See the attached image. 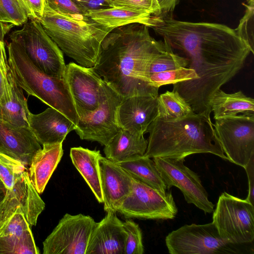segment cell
Masks as SVG:
<instances>
[{
  "instance_id": "cell-1",
  "label": "cell",
  "mask_w": 254,
  "mask_h": 254,
  "mask_svg": "<svg viewBox=\"0 0 254 254\" xmlns=\"http://www.w3.org/2000/svg\"><path fill=\"white\" fill-rule=\"evenodd\" d=\"M172 49L182 53L197 78L173 84L193 112L210 118L215 93L242 68L252 53L235 29L221 24L191 22L168 14L152 16L151 26Z\"/></svg>"
},
{
  "instance_id": "cell-2",
  "label": "cell",
  "mask_w": 254,
  "mask_h": 254,
  "mask_svg": "<svg viewBox=\"0 0 254 254\" xmlns=\"http://www.w3.org/2000/svg\"><path fill=\"white\" fill-rule=\"evenodd\" d=\"M148 27L132 23L114 29L105 37L94 70L123 98L158 96L148 82L151 61L169 46L151 36Z\"/></svg>"
},
{
  "instance_id": "cell-3",
  "label": "cell",
  "mask_w": 254,
  "mask_h": 254,
  "mask_svg": "<svg viewBox=\"0 0 254 254\" xmlns=\"http://www.w3.org/2000/svg\"><path fill=\"white\" fill-rule=\"evenodd\" d=\"M146 132L145 156L185 159L192 154L209 153L228 160L211 118L204 115L193 113L173 120L156 117Z\"/></svg>"
},
{
  "instance_id": "cell-4",
  "label": "cell",
  "mask_w": 254,
  "mask_h": 254,
  "mask_svg": "<svg viewBox=\"0 0 254 254\" xmlns=\"http://www.w3.org/2000/svg\"><path fill=\"white\" fill-rule=\"evenodd\" d=\"M39 21L63 52L88 67L96 64L101 43L111 32L86 15L64 14L51 8L47 2Z\"/></svg>"
},
{
  "instance_id": "cell-5",
  "label": "cell",
  "mask_w": 254,
  "mask_h": 254,
  "mask_svg": "<svg viewBox=\"0 0 254 254\" xmlns=\"http://www.w3.org/2000/svg\"><path fill=\"white\" fill-rule=\"evenodd\" d=\"M7 48L9 69L18 85L28 95L57 110L76 125L79 117L65 78L54 77L43 72L32 63L17 43L11 41Z\"/></svg>"
},
{
  "instance_id": "cell-6",
  "label": "cell",
  "mask_w": 254,
  "mask_h": 254,
  "mask_svg": "<svg viewBox=\"0 0 254 254\" xmlns=\"http://www.w3.org/2000/svg\"><path fill=\"white\" fill-rule=\"evenodd\" d=\"M9 38L21 46L32 63L43 72L64 78L66 65L63 52L39 20L27 21L21 29L13 31Z\"/></svg>"
},
{
  "instance_id": "cell-7",
  "label": "cell",
  "mask_w": 254,
  "mask_h": 254,
  "mask_svg": "<svg viewBox=\"0 0 254 254\" xmlns=\"http://www.w3.org/2000/svg\"><path fill=\"white\" fill-rule=\"evenodd\" d=\"M213 212L212 222L224 241L239 245L253 242L254 205L246 198L224 192Z\"/></svg>"
},
{
  "instance_id": "cell-8",
  "label": "cell",
  "mask_w": 254,
  "mask_h": 254,
  "mask_svg": "<svg viewBox=\"0 0 254 254\" xmlns=\"http://www.w3.org/2000/svg\"><path fill=\"white\" fill-rule=\"evenodd\" d=\"M165 243L171 254L242 253L220 236L214 223L185 225L170 233Z\"/></svg>"
},
{
  "instance_id": "cell-9",
  "label": "cell",
  "mask_w": 254,
  "mask_h": 254,
  "mask_svg": "<svg viewBox=\"0 0 254 254\" xmlns=\"http://www.w3.org/2000/svg\"><path fill=\"white\" fill-rule=\"evenodd\" d=\"M123 98L103 80L98 107L76 125L80 138L107 145L121 129L118 112Z\"/></svg>"
},
{
  "instance_id": "cell-10",
  "label": "cell",
  "mask_w": 254,
  "mask_h": 254,
  "mask_svg": "<svg viewBox=\"0 0 254 254\" xmlns=\"http://www.w3.org/2000/svg\"><path fill=\"white\" fill-rule=\"evenodd\" d=\"M127 218L174 219L178 208L171 191H161L134 179L132 191L117 208Z\"/></svg>"
},
{
  "instance_id": "cell-11",
  "label": "cell",
  "mask_w": 254,
  "mask_h": 254,
  "mask_svg": "<svg viewBox=\"0 0 254 254\" xmlns=\"http://www.w3.org/2000/svg\"><path fill=\"white\" fill-rule=\"evenodd\" d=\"M215 120V131L227 159L244 168L254 156V114Z\"/></svg>"
},
{
  "instance_id": "cell-12",
  "label": "cell",
  "mask_w": 254,
  "mask_h": 254,
  "mask_svg": "<svg viewBox=\"0 0 254 254\" xmlns=\"http://www.w3.org/2000/svg\"><path fill=\"white\" fill-rule=\"evenodd\" d=\"M95 223L88 215L66 213L43 242V254H85Z\"/></svg>"
},
{
  "instance_id": "cell-13",
  "label": "cell",
  "mask_w": 254,
  "mask_h": 254,
  "mask_svg": "<svg viewBox=\"0 0 254 254\" xmlns=\"http://www.w3.org/2000/svg\"><path fill=\"white\" fill-rule=\"evenodd\" d=\"M167 190L178 188L188 203H191L205 214L214 210V204L198 175L184 164L185 159L156 157L153 158Z\"/></svg>"
},
{
  "instance_id": "cell-14",
  "label": "cell",
  "mask_w": 254,
  "mask_h": 254,
  "mask_svg": "<svg viewBox=\"0 0 254 254\" xmlns=\"http://www.w3.org/2000/svg\"><path fill=\"white\" fill-rule=\"evenodd\" d=\"M45 204L33 187L26 166L18 172L5 189L0 201V227L21 208L30 226H35Z\"/></svg>"
},
{
  "instance_id": "cell-15",
  "label": "cell",
  "mask_w": 254,
  "mask_h": 254,
  "mask_svg": "<svg viewBox=\"0 0 254 254\" xmlns=\"http://www.w3.org/2000/svg\"><path fill=\"white\" fill-rule=\"evenodd\" d=\"M64 78L79 119L98 107L103 79L93 67L70 63L66 65Z\"/></svg>"
},
{
  "instance_id": "cell-16",
  "label": "cell",
  "mask_w": 254,
  "mask_h": 254,
  "mask_svg": "<svg viewBox=\"0 0 254 254\" xmlns=\"http://www.w3.org/2000/svg\"><path fill=\"white\" fill-rule=\"evenodd\" d=\"M98 164L104 209L117 212L118 207L132 191L134 179L106 157L101 155Z\"/></svg>"
},
{
  "instance_id": "cell-17",
  "label": "cell",
  "mask_w": 254,
  "mask_h": 254,
  "mask_svg": "<svg viewBox=\"0 0 254 254\" xmlns=\"http://www.w3.org/2000/svg\"><path fill=\"white\" fill-rule=\"evenodd\" d=\"M139 95L124 98L118 109V121L122 129L144 134L157 116V97Z\"/></svg>"
},
{
  "instance_id": "cell-18",
  "label": "cell",
  "mask_w": 254,
  "mask_h": 254,
  "mask_svg": "<svg viewBox=\"0 0 254 254\" xmlns=\"http://www.w3.org/2000/svg\"><path fill=\"white\" fill-rule=\"evenodd\" d=\"M95 224L85 254H125L127 234L123 222L114 211H108Z\"/></svg>"
},
{
  "instance_id": "cell-19",
  "label": "cell",
  "mask_w": 254,
  "mask_h": 254,
  "mask_svg": "<svg viewBox=\"0 0 254 254\" xmlns=\"http://www.w3.org/2000/svg\"><path fill=\"white\" fill-rule=\"evenodd\" d=\"M42 148L31 129L0 120V152L29 166L34 155Z\"/></svg>"
},
{
  "instance_id": "cell-20",
  "label": "cell",
  "mask_w": 254,
  "mask_h": 254,
  "mask_svg": "<svg viewBox=\"0 0 254 254\" xmlns=\"http://www.w3.org/2000/svg\"><path fill=\"white\" fill-rule=\"evenodd\" d=\"M29 127L43 145L63 143L76 125L63 114L50 107L39 114L31 113Z\"/></svg>"
},
{
  "instance_id": "cell-21",
  "label": "cell",
  "mask_w": 254,
  "mask_h": 254,
  "mask_svg": "<svg viewBox=\"0 0 254 254\" xmlns=\"http://www.w3.org/2000/svg\"><path fill=\"white\" fill-rule=\"evenodd\" d=\"M63 153V143L46 144L33 156L28 172L32 184L39 194L44 191Z\"/></svg>"
},
{
  "instance_id": "cell-22",
  "label": "cell",
  "mask_w": 254,
  "mask_h": 254,
  "mask_svg": "<svg viewBox=\"0 0 254 254\" xmlns=\"http://www.w3.org/2000/svg\"><path fill=\"white\" fill-rule=\"evenodd\" d=\"M7 79L8 88L0 99V120L14 126L29 127L31 113L28 108L27 100L9 69Z\"/></svg>"
},
{
  "instance_id": "cell-23",
  "label": "cell",
  "mask_w": 254,
  "mask_h": 254,
  "mask_svg": "<svg viewBox=\"0 0 254 254\" xmlns=\"http://www.w3.org/2000/svg\"><path fill=\"white\" fill-rule=\"evenodd\" d=\"M85 15L110 31L132 23H140L150 27L152 17L146 11L115 7L90 10Z\"/></svg>"
},
{
  "instance_id": "cell-24",
  "label": "cell",
  "mask_w": 254,
  "mask_h": 254,
  "mask_svg": "<svg viewBox=\"0 0 254 254\" xmlns=\"http://www.w3.org/2000/svg\"><path fill=\"white\" fill-rule=\"evenodd\" d=\"M99 150H91L81 146L72 147L70 157L72 164L86 182L96 199L103 203L101 190L98 159Z\"/></svg>"
},
{
  "instance_id": "cell-25",
  "label": "cell",
  "mask_w": 254,
  "mask_h": 254,
  "mask_svg": "<svg viewBox=\"0 0 254 254\" xmlns=\"http://www.w3.org/2000/svg\"><path fill=\"white\" fill-rule=\"evenodd\" d=\"M144 134L121 129L104 148L106 157L119 162L135 156L143 155L148 141Z\"/></svg>"
},
{
  "instance_id": "cell-26",
  "label": "cell",
  "mask_w": 254,
  "mask_h": 254,
  "mask_svg": "<svg viewBox=\"0 0 254 254\" xmlns=\"http://www.w3.org/2000/svg\"><path fill=\"white\" fill-rule=\"evenodd\" d=\"M215 120L231 117L239 114H254V100L242 91L227 93L221 89L213 95L210 102Z\"/></svg>"
},
{
  "instance_id": "cell-27",
  "label": "cell",
  "mask_w": 254,
  "mask_h": 254,
  "mask_svg": "<svg viewBox=\"0 0 254 254\" xmlns=\"http://www.w3.org/2000/svg\"><path fill=\"white\" fill-rule=\"evenodd\" d=\"M116 163L134 179L161 191L165 192L168 190L151 158L144 155L135 156Z\"/></svg>"
},
{
  "instance_id": "cell-28",
  "label": "cell",
  "mask_w": 254,
  "mask_h": 254,
  "mask_svg": "<svg viewBox=\"0 0 254 254\" xmlns=\"http://www.w3.org/2000/svg\"><path fill=\"white\" fill-rule=\"evenodd\" d=\"M157 110V117L165 120L180 119L194 113L185 99L174 90L158 95Z\"/></svg>"
},
{
  "instance_id": "cell-29",
  "label": "cell",
  "mask_w": 254,
  "mask_h": 254,
  "mask_svg": "<svg viewBox=\"0 0 254 254\" xmlns=\"http://www.w3.org/2000/svg\"><path fill=\"white\" fill-rule=\"evenodd\" d=\"M32 231L21 236H0V254H39Z\"/></svg>"
},
{
  "instance_id": "cell-30",
  "label": "cell",
  "mask_w": 254,
  "mask_h": 254,
  "mask_svg": "<svg viewBox=\"0 0 254 254\" xmlns=\"http://www.w3.org/2000/svg\"><path fill=\"white\" fill-rule=\"evenodd\" d=\"M197 78L195 71L188 67H180L150 74L148 76L149 84L159 88L167 84L173 85L179 82L194 80Z\"/></svg>"
},
{
  "instance_id": "cell-31",
  "label": "cell",
  "mask_w": 254,
  "mask_h": 254,
  "mask_svg": "<svg viewBox=\"0 0 254 254\" xmlns=\"http://www.w3.org/2000/svg\"><path fill=\"white\" fill-rule=\"evenodd\" d=\"M188 60L174 53L169 46L163 53L155 58L151 62L148 69L150 74L177 69L188 67Z\"/></svg>"
},
{
  "instance_id": "cell-32",
  "label": "cell",
  "mask_w": 254,
  "mask_h": 254,
  "mask_svg": "<svg viewBox=\"0 0 254 254\" xmlns=\"http://www.w3.org/2000/svg\"><path fill=\"white\" fill-rule=\"evenodd\" d=\"M28 19L20 0H0V22L21 26Z\"/></svg>"
},
{
  "instance_id": "cell-33",
  "label": "cell",
  "mask_w": 254,
  "mask_h": 254,
  "mask_svg": "<svg viewBox=\"0 0 254 254\" xmlns=\"http://www.w3.org/2000/svg\"><path fill=\"white\" fill-rule=\"evenodd\" d=\"M244 5L246 7L245 14L235 30L250 47L252 53L254 54V0H247Z\"/></svg>"
},
{
  "instance_id": "cell-34",
  "label": "cell",
  "mask_w": 254,
  "mask_h": 254,
  "mask_svg": "<svg viewBox=\"0 0 254 254\" xmlns=\"http://www.w3.org/2000/svg\"><path fill=\"white\" fill-rule=\"evenodd\" d=\"M127 234L125 254H143L144 252L142 232L139 225L130 219L123 222Z\"/></svg>"
},
{
  "instance_id": "cell-35",
  "label": "cell",
  "mask_w": 254,
  "mask_h": 254,
  "mask_svg": "<svg viewBox=\"0 0 254 254\" xmlns=\"http://www.w3.org/2000/svg\"><path fill=\"white\" fill-rule=\"evenodd\" d=\"M30 231V226L21 208L0 227V236H21Z\"/></svg>"
},
{
  "instance_id": "cell-36",
  "label": "cell",
  "mask_w": 254,
  "mask_h": 254,
  "mask_svg": "<svg viewBox=\"0 0 254 254\" xmlns=\"http://www.w3.org/2000/svg\"><path fill=\"white\" fill-rule=\"evenodd\" d=\"M109 7H124L146 11L159 16L160 9L156 0H105Z\"/></svg>"
},
{
  "instance_id": "cell-37",
  "label": "cell",
  "mask_w": 254,
  "mask_h": 254,
  "mask_svg": "<svg viewBox=\"0 0 254 254\" xmlns=\"http://www.w3.org/2000/svg\"><path fill=\"white\" fill-rule=\"evenodd\" d=\"M53 9L70 15H85L86 12L73 0H47Z\"/></svg>"
},
{
  "instance_id": "cell-38",
  "label": "cell",
  "mask_w": 254,
  "mask_h": 254,
  "mask_svg": "<svg viewBox=\"0 0 254 254\" xmlns=\"http://www.w3.org/2000/svg\"><path fill=\"white\" fill-rule=\"evenodd\" d=\"M14 25L11 23L0 22V68L6 79L9 71V66L7 60L4 36Z\"/></svg>"
},
{
  "instance_id": "cell-39",
  "label": "cell",
  "mask_w": 254,
  "mask_h": 254,
  "mask_svg": "<svg viewBox=\"0 0 254 254\" xmlns=\"http://www.w3.org/2000/svg\"><path fill=\"white\" fill-rule=\"evenodd\" d=\"M24 5L28 18L39 20L43 16L47 0H20Z\"/></svg>"
},
{
  "instance_id": "cell-40",
  "label": "cell",
  "mask_w": 254,
  "mask_h": 254,
  "mask_svg": "<svg viewBox=\"0 0 254 254\" xmlns=\"http://www.w3.org/2000/svg\"><path fill=\"white\" fill-rule=\"evenodd\" d=\"M244 168L248 179V194L246 199L254 205V156Z\"/></svg>"
},
{
  "instance_id": "cell-41",
  "label": "cell",
  "mask_w": 254,
  "mask_h": 254,
  "mask_svg": "<svg viewBox=\"0 0 254 254\" xmlns=\"http://www.w3.org/2000/svg\"><path fill=\"white\" fill-rule=\"evenodd\" d=\"M86 12L90 10L109 7L105 0H73Z\"/></svg>"
},
{
  "instance_id": "cell-42",
  "label": "cell",
  "mask_w": 254,
  "mask_h": 254,
  "mask_svg": "<svg viewBox=\"0 0 254 254\" xmlns=\"http://www.w3.org/2000/svg\"><path fill=\"white\" fill-rule=\"evenodd\" d=\"M159 6V15L168 14L172 12L180 0H156Z\"/></svg>"
},
{
  "instance_id": "cell-43",
  "label": "cell",
  "mask_w": 254,
  "mask_h": 254,
  "mask_svg": "<svg viewBox=\"0 0 254 254\" xmlns=\"http://www.w3.org/2000/svg\"><path fill=\"white\" fill-rule=\"evenodd\" d=\"M7 83V79H6L5 78L0 68V99L2 97L3 94L6 90Z\"/></svg>"
},
{
  "instance_id": "cell-44",
  "label": "cell",
  "mask_w": 254,
  "mask_h": 254,
  "mask_svg": "<svg viewBox=\"0 0 254 254\" xmlns=\"http://www.w3.org/2000/svg\"><path fill=\"white\" fill-rule=\"evenodd\" d=\"M3 190H5V189L3 184L2 183L0 180V192L3 191Z\"/></svg>"
}]
</instances>
